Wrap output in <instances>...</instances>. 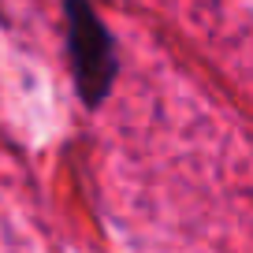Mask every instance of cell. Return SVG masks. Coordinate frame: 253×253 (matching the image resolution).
<instances>
[{
    "mask_svg": "<svg viewBox=\"0 0 253 253\" xmlns=\"http://www.w3.org/2000/svg\"><path fill=\"white\" fill-rule=\"evenodd\" d=\"M63 26H67V60H71L75 93L86 108H101L119 75L116 38L101 23L89 0H63Z\"/></svg>",
    "mask_w": 253,
    "mask_h": 253,
    "instance_id": "obj_1",
    "label": "cell"
}]
</instances>
